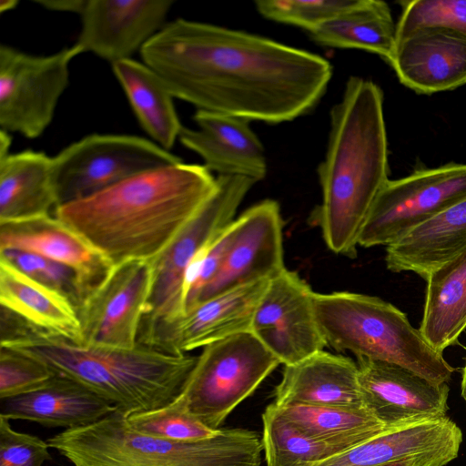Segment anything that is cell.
<instances>
[{
    "mask_svg": "<svg viewBox=\"0 0 466 466\" xmlns=\"http://www.w3.org/2000/svg\"><path fill=\"white\" fill-rule=\"evenodd\" d=\"M140 55L174 97L198 110L268 124L309 113L332 76L319 55L184 18L166 23Z\"/></svg>",
    "mask_w": 466,
    "mask_h": 466,
    "instance_id": "cell-1",
    "label": "cell"
},
{
    "mask_svg": "<svg viewBox=\"0 0 466 466\" xmlns=\"http://www.w3.org/2000/svg\"><path fill=\"white\" fill-rule=\"evenodd\" d=\"M216 188L217 177L204 165L182 161L61 205L55 216L114 266L128 260L151 261Z\"/></svg>",
    "mask_w": 466,
    "mask_h": 466,
    "instance_id": "cell-2",
    "label": "cell"
},
{
    "mask_svg": "<svg viewBox=\"0 0 466 466\" xmlns=\"http://www.w3.org/2000/svg\"><path fill=\"white\" fill-rule=\"evenodd\" d=\"M318 174L322 198L311 222L329 250L354 258L370 209L389 180L383 93L371 80L347 81L330 111L328 147Z\"/></svg>",
    "mask_w": 466,
    "mask_h": 466,
    "instance_id": "cell-3",
    "label": "cell"
},
{
    "mask_svg": "<svg viewBox=\"0 0 466 466\" xmlns=\"http://www.w3.org/2000/svg\"><path fill=\"white\" fill-rule=\"evenodd\" d=\"M0 346L83 384L126 417L172 402L197 361V356L167 353L138 344L133 349L76 344L26 320L20 321Z\"/></svg>",
    "mask_w": 466,
    "mask_h": 466,
    "instance_id": "cell-4",
    "label": "cell"
},
{
    "mask_svg": "<svg viewBox=\"0 0 466 466\" xmlns=\"http://www.w3.org/2000/svg\"><path fill=\"white\" fill-rule=\"evenodd\" d=\"M246 429H222L214 437L176 441L130 429L114 411L46 441L74 466H260L262 441Z\"/></svg>",
    "mask_w": 466,
    "mask_h": 466,
    "instance_id": "cell-5",
    "label": "cell"
},
{
    "mask_svg": "<svg viewBox=\"0 0 466 466\" xmlns=\"http://www.w3.org/2000/svg\"><path fill=\"white\" fill-rule=\"evenodd\" d=\"M316 319L327 346L357 359L393 363L428 380H451L454 369L407 315L383 299L348 291L313 294Z\"/></svg>",
    "mask_w": 466,
    "mask_h": 466,
    "instance_id": "cell-6",
    "label": "cell"
},
{
    "mask_svg": "<svg viewBox=\"0 0 466 466\" xmlns=\"http://www.w3.org/2000/svg\"><path fill=\"white\" fill-rule=\"evenodd\" d=\"M256 182L239 176H218L217 188L174 239L150 262L152 286L137 344L152 348L185 313L184 283L195 258L233 220Z\"/></svg>",
    "mask_w": 466,
    "mask_h": 466,
    "instance_id": "cell-7",
    "label": "cell"
},
{
    "mask_svg": "<svg viewBox=\"0 0 466 466\" xmlns=\"http://www.w3.org/2000/svg\"><path fill=\"white\" fill-rule=\"evenodd\" d=\"M279 364L251 332L239 333L203 348L176 399L217 430Z\"/></svg>",
    "mask_w": 466,
    "mask_h": 466,
    "instance_id": "cell-8",
    "label": "cell"
},
{
    "mask_svg": "<svg viewBox=\"0 0 466 466\" xmlns=\"http://www.w3.org/2000/svg\"><path fill=\"white\" fill-rule=\"evenodd\" d=\"M179 162L180 157L144 137L88 135L52 157L57 207L92 196L141 172Z\"/></svg>",
    "mask_w": 466,
    "mask_h": 466,
    "instance_id": "cell-9",
    "label": "cell"
},
{
    "mask_svg": "<svg viewBox=\"0 0 466 466\" xmlns=\"http://www.w3.org/2000/svg\"><path fill=\"white\" fill-rule=\"evenodd\" d=\"M81 53L76 44L49 56H33L1 45V130L38 137L52 122L68 86L71 61Z\"/></svg>",
    "mask_w": 466,
    "mask_h": 466,
    "instance_id": "cell-10",
    "label": "cell"
},
{
    "mask_svg": "<svg viewBox=\"0 0 466 466\" xmlns=\"http://www.w3.org/2000/svg\"><path fill=\"white\" fill-rule=\"evenodd\" d=\"M464 198L466 164L451 162L389 179L370 209L359 246L387 247Z\"/></svg>",
    "mask_w": 466,
    "mask_h": 466,
    "instance_id": "cell-11",
    "label": "cell"
},
{
    "mask_svg": "<svg viewBox=\"0 0 466 466\" xmlns=\"http://www.w3.org/2000/svg\"><path fill=\"white\" fill-rule=\"evenodd\" d=\"M313 294L296 272L284 268L269 279L257 306L250 332L280 364L293 365L327 346Z\"/></svg>",
    "mask_w": 466,
    "mask_h": 466,
    "instance_id": "cell-12",
    "label": "cell"
},
{
    "mask_svg": "<svg viewBox=\"0 0 466 466\" xmlns=\"http://www.w3.org/2000/svg\"><path fill=\"white\" fill-rule=\"evenodd\" d=\"M151 286L149 261L128 260L116 265L77 310L82 344L137 347Z\"/></svg>",
    "mask_w": 466,
    "mask_h": 466,
    "instance_id": "cell-13",
    "label": "cell"
},
{
    "mask_svg": "<svg viewBox=\"0 0 466 466\" xmlns=\"http://www.w3.org/2000/svg\"><path fill=\"white\" fill-rule=\"evenodd\" d=\"M357 360L363 406L387 430L446 416L447 383H433L393 363Z\"/></svg>",
    "mask_w": 466,
    "mask_h": 466,
    "instance_id": "cell-14",
    "label": "cell"
},
{
    "mask_svg": "<svg viewBox=\"0 0 466 466\" xmlns=\"http://www.w3.org/2000/svg\"><path fill=\"white\" fill-rule=\"evenodd\" d=\"M234 223L235 237L220 270L190 308L225 291L269 280L286 268L283 220L278 202L263 200L248 208Z\"/></svg>",
    "mask_w": 466,
    "mask_h": 466,
    "instance_id": "cell-15",
    "label": "cell"
},
{
    "mask_svg": "<svg viewBox=\"0 0 466 466\" xmlns=\"http://www.w3.org/2000/svg\"><path fill=\"white\" fill-rule=\"evenodd\" d=\"M172 0H86L76 41L112 64L129 59L166 25Z\"/></svg>",
    "mask_w": 466,
    "mask_h": 466,
    "instance_id": "cell-16",
    "label": "cell"
},
{
    "mask_svg": "<svg viewBox=\"0 0 466 466\" xmlns=\"http://www.w3.org/2000/svg\"><path fill=\"white\" fill-rule=\"evenodd\" d=\"M268 281L247 284L196 304L161 334L153 349L187 354L226 338L250 332L255 310Z\"/></svg>",
    "mask_w": 466,
    "mask_h": 466,
    "instance_id": "cell-17",
    "label": "cell"
},
{
    "mask_svg": "<svg viewBox=\"0 0 466 466\" xmlns=\"http://www.w3.org/2000/svg\"><path fill=\"white\" fill-rule=\"evenodd\" d=\"M389 64L418 94L455 89L466 84V36L440 27L416 30L396 40Z\"/></svg>",
    "mask_w": 466,
    "mask_h": 466,
    "instance_id": "cell-18",
    "label": "cell"
},
{
    "mask_svg": "<svg viewBox=\"0 0 466 466\" xmlns=\"http://www.w3.org/2000/svg\"><path fill=\"white\" fill-rule=\"evenodd\" d=\"M194 120L198 128L183 127L178 139L204 160L210 172L245 177L256 183L265 177L264 147L249 120L203 110H197Z\"/></svg>",
    "mask_w": 466,
    "mask_h": 466,
    "instance_id": "cell-19",
    "label": "cell"
},
{
    "mask_svg": "<svg viewBox=\"0 0 466 466\" xmlns=\"http://www.w3.org/2000/svg\"><path fill=\"white\" fill-rule=\"evenodd\" d=\"M5 248L35 253L72 268L81 278L89 296L115 267L56 216L0 222V249Z\"/></svg>",
    "mask_w": 466,
    "mask_h": 466,
    "instance_id": "cell-20",
    "label": "cell"
},
{
    "mask_svg": "<svg viewBox=\"0 0 466 466\" xmlns=\"http://www.w3.org/2000/svg\"><path fill=\"white\" fill-rule=\"evenodd\" d=\"M462 441L461 429L447 416L380 434L342 453L300 466H381L420 458L454 460Z\"/></svg>",
    "mask_w": 466,
    "mask_h": 466,
    "instance_id": "cell-21",
    "label": "cell"
},
{
    "mask_svg": "<svg viewBox=\"0 0 466 466\" xmlns=\"http://www.w3.org/2000/svg\"><path fill=\"white\" fill-rule=\"evenodd\" d=\"M274 398L272 403L277 407L304 404L365 409L357 362L324 350L285 366Z\"/></svg>",
    "mask_w": 466,
    "mask_h": 466,
    "instance_id": "cell-22",
    "label": "cell"
},
{
    "mask_svg": "<svg viewBox=\"0 0 466 466\" xmlns=\"http://www.w3.org/2000/svg\"><path fill=\"white\" fill-rule=\"evenodd\" d=\"M114 411L116 408L106 399L60 375L35 390L0 400V417L66 430L93 424Z\"/></svg>",
    "mask_w": 466,
    "mask_h": 466,
    "instance_id": "cell-23",
    "label": "cell"
},
{
    "mask_svg": "<svg viewBox=\"0 0 466 466\" xmlns=\"http://www.w3.org/2000/svg\"><path fill=\"white\" fill-rule=\"evenodd\" d=\"M466 248V198L386 247L392 272L412 271L424 279Z\"/></svg>",
    "mask_w": 466,
    "mask_h": 466,
    "instance_id": "cell-24",
    "label": "cell"
},
{
    "mask_svg": "<svg viewBox=\"0 0 466 466\" xmlns=\"http://www.w3.org/2000/svg\"><path fill=\"white\" fill-rule=\"evenodd\" d=\"M56 207L52 157L25 150L0 159V222L47 216Z\"/></svg>",
    "mask_w": 466,
    "mask_h": 466,
    "instance_id": "cell-25",
    "label": "cell"
},
{
    "mask_svg": "<svg viewBox=\"0 0 466 466\" xmlns=\"http://www.w3.org/2000/svg\"><path fill=\"white\" fill-rule=\"evenodd\" d=\"M0 305L38 329L82 344L76 308L58 293L0 260Z\"/></svg>",
    "mask_w": 466,
    "mask_h": 466,
    "instance_id": "cell-26",
    "label": "cell"
},
{
    "mask_svg": "<svg viewBox=\"0 0 466 466\" xmlns=\"http://www.w3.org/2000/svg\"><path fill=\"white\" fill-rule=\"evenodd\" d=\"M427 289L420 331L442 353L457 343L466 329V248L432 270Z\"/></svg>",
    "mask_w": 466,
    "mask_h": 466,
    "instance_id": "cell-27",
    "label": "cell"
},
{
    "mask_svg": "<svg viewBox=\"0 0 466 466\" xmlns=\"http://www.w3.org/2000/svg\"><path fill=\"white\" fill-rule=\"evenodd\" d=\"M112 69L142 128L169 151L183 126L165 82L145 63L132 58L112 64Z\"/></svg>",
    "mask_w": 466,
    "mask_h": 466,
    "instance_id": "cell-28",
    "label": "cell"
},
{
    "mask_svg": "<svg viewBox=\"0 0 466 466\" xmlns=\"http://www.w3.org/2000/svg\"><path fill=\"white\" fill-rule=\"evenodd\" d=\"M309 35L319 45L365 50L388 63L396 47V25L390 9L379 0H355L350 8Z\"/></svg>",
    "mask_w": 466,
    "mask_h": 466,
    "instance_id": "cell-29",
    "label": "cell"
},
{
    "mask_svg": "<svg viewBox=\"0 0 466 466\" xmlns=\"http://www.w3.org/2000/svg\"><path fill=\"white\" fill-rule=\"evenodd\" d=\"M275 408L307 437L339 448L343 451L387 431L366 409L304 404Z\"/></svg>",
    "mask_w": 466,
    "mask_h": 466,
    "instance_id": "cell-30",
    "label": "cell"
},
{
    "mask_svg": "<svg viewBox=\"0 0 466 466\" xmlns=\"http://www.w3.org/2000/svg\"><path fill=\"white\" fill-rule=\"evenodd\" d=\"M261 436L267 466H300L344 452L304 435L284 419L271 403L262 414Z\"/></svg>",
    "mask_w": 466,
    "mask_h": 466,
    "instance_id": "cell-31",
    "label": "cell"
},
{
    "mask_svg": "<svg viewBox=\"0 0 466 466\" xmlns=\"http://www.w3.org/2000/svg\"><path fill=\"white\" fill-rule=\"evenodd\" d=\"M0 260L5 261L21 273L58 293L76 309L89 297L79 275L72 268L35 253L15 249H0Z\"/></svg>",
    "mask_w": 466,
    "mask_h": 466,
    "instance_id": "cell-32",
    "label": "cell"
},
{
    "mask_svg": "<svg viewBox=\"0 0 466 466\" xmlns=\"http://www.w3.org/2000/svg\"><path fill=\"white\" fill-rule=\"evenodd\" d=\"M125 420L135 431L176 441H202L220 431V428L206 426L177 399L162 408L125 416Z\"/></svg>",
    "mask_w": 466,
    "mask_h": 466,
    "instance_id": "cell-33",
    "label": "cell"
},
{
    "mask_svg": "<svg viewBox=\"0 0 466 466\" xmlns=\"http://www.w3.org/2000/svg\"><path fill=\"white\" fill-rule=\"evenodd\" d=\"M400 5L396 40L428 27L446 28L466 36V0H412Z\"/></svg>",
    "mask_w": 466,
    "mask_h": 466,
    "instance_id": "cell-34",
    "label": "cell"
},
{
    "mask_svg": "<svg viewBox=\"0 0 466 466\" xmlns=\"http://www.w3.org/2000/svg\"><path fill=\"white\" fill-rule=\"evenodd\" d=\"M354 3L355 0H258L255 5L265 18L296 25L309 33Z\"/></svg>",
    "mask_w": 466,
    "mask_h": 466,
    "instance_id": "cell-35",
    "label": "cell"
},
{
    "mask_svg": "<svg viewBox=\"0 0 466 466\" xmlns=\"http://www.w3.org/2000/svg\"><path fill=\"white\" fill-rule=\"evenodd\" d=\"M56 374L44 363L15 350H0V400L35 390Z\"/></svg>",
    "mask_w": 466,
    "mask_h": 466,
    "instance_id": "cell-36",
    "label": "cell"
},
{
    "mask_svg": "<svg viewBox=\"0 0 466 466\" xmlns=\"http://www.w3.org/2000/svg\"><path fill=\"white\" fill-rule=\"evenodd\" d=\"M9 420L0 417V466H43L52 460L47 441L15 431Z\"/></svg>",
    "mask_w": 466,
    "mask_h": 466,
    "instance_id": "cell-37",
    "label": "cell"
},
{
    "mask_svg": "<svg viewBox=\"0 0 466 466\" xmlns=\"http://www.w3.org/2000/svg\"><path fill=\"white\" fill-rule=\"evenodd\" d=\"M86 0H42L36 3L46 9L59 12H69L80 14L82 13Z\"/></svg>",
    "mask_w": 466,
    "mask_h": 466,
    "instance_id": "cell-38",
    "label": "cell"
},
{
    "mask_svg": "<svg viewBox=\"0 0 466 466\" xmlns=\"http://www.w3.org/2000/svg\"><path fill=\"white\" fill-rule=\"evenodd\" d=\"M447 463L438 458H420L400 461L381 466H444Z\"/></svg>",
    "mask_w": 466,
    "mask_h": 466,
    "instance_id": "cell-39",
    "label": "cell"
},
{
    "mask_svg": "<svg viewBox=\"0 0 466 466\" xmlns=\"http://www.w3.org/2000/svg\"><path fill=\"white\" fill-rule=\"evenodd\" d=\"M11 146V136L9 133L0 130V159L7 157Z\"/></svg>",
    "mask_w": 466,
    "mask_h": 466,
    "instance_id": "cell-40",
    "label": "cell"
},
{
    "mask_svg": "<svg viewBox=\"0 0 466 466\" xmlns=\"http://www.w3.org/2000/svg\"><path fill=\"white\" fill-rule=\"evenodd\" d=\"M16 4H17V1H15V0H1V2H0L1 13H4L5 11L15 8Z\"/></svg>",
    "mask_w": 466,
    "mask_h": 466,
    "instance_id": "cell-41",
    "label": "cell"
},
{
    "mask_svg": "<svg viewBox=\"0 0 466 466\" xmlns=\"http://www.w3.org/2000/svg\"><path fill=\"white\" fill-rule=\"evenodd\" d=\"M461 397L463 398V400L466 403V359H465V364H464V366L462 368V371H461Z\"/></svg>",
    "mask_w": 466,
    "mask_h": 466,
    "instance_id": "cell-42",
    "label": "cell"
}]
</instances>
